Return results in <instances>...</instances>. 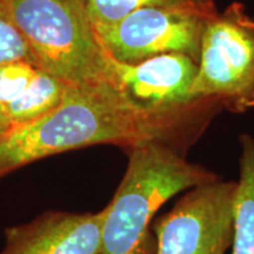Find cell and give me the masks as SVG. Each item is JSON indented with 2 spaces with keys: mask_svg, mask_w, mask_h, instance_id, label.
Masks as SVG:
<instances>
[{
  "mask_svg": "<svg viewBox=\"0 0 254 254\" xmlns=\"http://www.w3.org/2000/svg\"><path fill=\"white\" fill-rule=\"evenodd\" d=\"M11 128V123L5 116L4 111H2L1 106H0V139L5 135V133Z\"/></svg>",
  "mask_w": 254,
  "mask_h": 254,
  "instance_id": "5bb4252c",
  "label": "cell"
},
{
  "mask_svg": "<svg viewBox=\"0 0 254 254\" xmlns=\"http://www.w3.org/2000/svg\"><path fill=\"white\" fill-rule=\"evenodd\" d=\"M237 183L190 189L154 222L155 254H225L232 246Z\"/></svg>",
  "mask_w": 254,
  "mask_h": 254,
  "instance_id": "52a82bcc",
  "label": "cell"
},
{
  "mask_svg": "<svg viewBox=\"0 0 254 254\" xmlns=\"http://www.w3.org/2000/svg\"><path fill=\"white\" fill-rule=\"evenodd\" d=\"M217 179L164 142L132 147L125 176L106 206L100 254H155L150 226L158 209L178 193Z\"/></svg>",
  "mask_w": 254,
  "mask_h": 254,
  "instance_id": "7a4b0ae2",
  "label": "cell"
},
{
  "mask_svg": "<svg viewBox=\"0 0 254 254\" xmlns=\"http://www.w3.org/2000/svg\"><path fill=\"white\" fill-rule=\"evenodd\" d=\"M198 63L167 53L127 64L111 58L110 81L136 111L166 133L174 150L185 154L221 109L211 98L190 93Z\"/></svg>",
  "mask_w": 254,
  "mask_h": 254,
  "instance_id": "277c9868",
  "label": "cell"
},
{
  "mask_svg": "<svg viewBox=\"0 0 254 254\" xmlns=\"http://www.w3.org/2000/svg\"><path fill=\"white\" fill-rule=\"evenodd\" d=\"M39 67L27 60L6 64L0 67V106L11 104L30 87Z\"/></svg>",
  "mask_w": 254,
  "mask_h": 254,
  "instance_id": "7c38bea8",
  "label": "cell"
},
{
  "mask_svg": "<svg viewBox=\"0 0 254 254\" xmlns=\"http://www.w3.org/2000/svg\"><path fill=\"white\" fill-rule=\"evenodd\" d=\"M19 60L34 64L26 39L9 17L5 2L0 0V67Z\"/></svg>",
  "mask_w": 254,
  "mask_h": 254,
  "instance_id": "4fadbf2b",
  "label": "cell"
},
{
  "mask_svg": "<svg viewBox=\"0 0 254 254\" xmlns=\"http://www.w3.org/2000/svg\"><path fill=\"white\" fill-rule=\"evenodd\" d=\"M38 67L68 85L110 81L111 57L80 0H2Z\"/></svg>",
  "mask_w": 254,
  "mask_h": 254,
  "instance_id": "3957f363",
  "label": "cell"
},
{
  "mask_svg": "<svg viewBox=\"0 0 254 254\" xmlns=\"http://www.w3.org/2000/svg\"><path fill=\"white\" fill-rule=\"evenodd\" d=\"M68 84L39 69L30 87L11 104L2 107L11 126L39 118L62 103Z\"/></svg>",
  "mask_w": 254,
  "mask_h": 254,
  "instance_id": "30bf717a",
  "label": "cell"
},
{
  "mask_svg": "<svg viewBox=\"0 0 254 254\" xmlns=\"http://www.w3.org/2000/svg\"><path fill=\"white\" fill-rule=\"evenodd\" d=\"M190 93L233 113L254 109V19L241 2L206 23Z\"/></svg>",
  "mask_w": 254,
  "mask_h": 254,
  "instance_id": "5b68a950",
  "label": "cell"
},
{
  "mask_svg": "<svg viewBox=\"0 0 254 254\" xmlns=\"http://www.w3.org/2000/svg\"><path fill=\"white\" fill-rule=\"evenodd\" d=\"M146 141L172 147L166 133L136 111L112 82L68 85L56 109L11 126L0 139V178L62 152L99 144L131 150Z\"/></svg>",
  "mask_w": 254,
  "mask_h": 254,
  "instance_id": "6da1fadb",
  "label": "cell"
},
{
  "mask_svg": "<svg viewBox=\"0 0 254 254\" xmlns=\"http://www.w3.org/2000/svg\"><path fill=\"white\" fill-rule=\"evenodd\" d=\"M106 207L98 213L53 212L6 230L0 254H100Z\"/></svg>",
  "mask_w": 254,
  "mask_h": 254,
  "instance_id": "ba28073f",
  "label": "cell"
},
{
  "mask_svg": "<svg viewBox=\"0 0 254 254\" xmlns=\"http://www.w3.org/2000/svg\"><path fill=\"white\" fill-rule=\"evenodd\" d=\"M240 178L237 183L231 254H254V139L241 134Z\"/></svg>",
  "mask_w": 254,
  "mask_h": 254,
  "instance_id": "9c48e42d",
  "label": "cell"
},
{
  "mask_svg": "<svg viewBox=\"0 0 254 254\" xmlns=\"http://www.w3.org/2000/svg\"><path fill=\"white\" fill-rule=\"evenodd\" d=\"M93 24L99 28L119 21L127 14L144 7L180 6L213 11L218 9L213 0H80Z\"/></svg>",
  "mask_w": 254,
  "mask_h": 254,
  "instance_id": "8fae6325",
  "label": "cell"
},
{
  "mask_svg": "<svg viewBox=\"0 0 254 254\" xmlns=\"http://www.w3.org/2000/svg\"><path fill=\"white\" fill-rule=\"evenodd\" d=\"M218 12L180 6L144 7L94 30L104 49L117 62L134 64L167 53H182L198 63L206 23Z\"/></svg>",
  "mask_w": 254,
  "mask_h": 254,
  "instance_id": "8992f818",
  "label": "cell"
}]
</instances>
